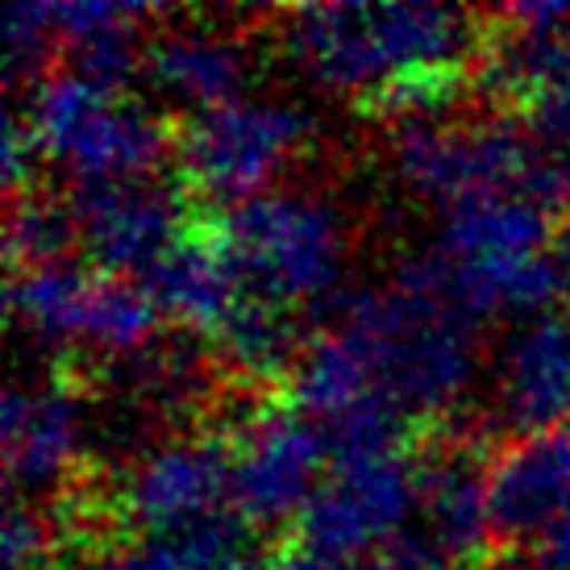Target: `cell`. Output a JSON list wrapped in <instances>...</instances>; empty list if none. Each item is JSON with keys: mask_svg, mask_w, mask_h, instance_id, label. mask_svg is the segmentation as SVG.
Masks as SVG:
<instances>
[{"mask_svg": "<svg viewBox=\"0 0 570 570\" xmlns=\"http://www.w3.org/2000/svg\"><path fill=\"white\" fill-rule=\"evenodd\" d=\"M330 325L354 342L400 421L445 412L479 375V321L450 301L433 250L400 263L387 284L342 292Z\"/></svg>", "mask_w": 570, "mask_h": 570, "instance_id": "6da1fadb", "label": "cell"}, {"mask_svg": "<svg viewBox=\"0 0 570 570\" xmlns=\"http://www.w3.org/2000/svg\"><path fill=\"white\" fill-rule=\"evenodd\" d=\"M275 33L308 80L366 105L416 71L466 67L483 42L475 13L433 0L301 4L279 13Z\"/></svg>", "mask_w": 570, "mask_h": 570, "instance_id": "7a4b0ae2", "label": "cell"}, {"mask_svg": "<svg viewBox=\"0 0 570 570\" xmlns=\"http://www.w3.org/2000/svg\"><path fill=\"white\" fill-rule=\"evenodd\" d=\"M392 167L404 188L445 213L491 196H529L558 217L570 205L567 163H558L533 134L504 121H400L392 126Z\"/></svg>", "mask_w": 570, "mask_h": 570, "instance_id": "3957f363", "label": "cell"}, {"mask_svg": "<svg viewBox=\"0 0 570 570\" xmlns=\"http://www.w3.org/2000/svg\"><path fill=\"white\" fill-rule=\"evenodd\" d=\"M208 225L246 301L275 308L317 304L342 284L346 225L337 208L308 191L271 188L225 205Z\"/></svg>", "mask_w": 570, "mask_h": 570, "instance_id": "277c9868", "label": "cell"}, {"mask_svg": "<svg viewBox=\"0 0 570 570\" xmlns=\"http://www.w3.org/2000/svg\"><path fill=\"white\" fill-rule=\"evenodd\" d=\"M38 159L71 175V184L105 179H150L175 150V138L159 112L67 71H50L26 100Z\"/></svg>", "mask_w": 570, "mask_h": 570, "instance_id": "5b68a950", "label": "cell"}, {"mask_svg": "<svg viewBox=\"0 0 570 570\" xmlns=\"http://www.w3.org/2000/svg\"><path fill=\"white\" fill-rule=\"evenodd\" d=\"M9 317L42 346H88L109 358H134L150 346L159 308L138 279L63 258L9 271Z\"/></svg>", "mask_w": 570, "mask_h": 570, "instance_id": "8992f818", "label": "cell"}, {"mask_svg": "<svg viewBox=\"0 0 570 570\" xmlns=\"http://www.w3.org/2000/svg\"><path fill=\"white\" fill-rule=\"evenodd\" d=\"M313 117L287 100L238 96L217 109L191 112L175 134V163L196 196L238 205L271 191V179L301 155Z\"/></svg>", "mask_w": 570, "mask_h": 570, "instance_id": "52a82bcc", "label": "cell"}, {"mask_svg": "<svg viewBox=\"0 0 570 570\" xmlns=\"http://www.w3.org/2000/svg\"><path fill=\"white\" fill-rule=\"evenodd\" d=\"M416 512H421V466L404 459V450L337 459L317 495L296 517L292 538L346 567L366 570L371 558L404 538Z\"/></svg>", "mask_w": 570, "mask_h": 570, "instance_id": "ba28073f", "label": "cell"}, {"mask_svg": "<svg viewBox=\"0 0 570 570\" xmlns=\"http://www.w3.org/2000/svg\"><path fill=\"white\" fill-rule=\"evenodd\" d=\"M333 462L325 429L296 404H267L229 442V508L254 529L301 517Z\"/></svg>", "mask_w": 570, "mask_h": 570, "instance_id": "9c48e42d", "label": "cell"}, {"mask_svg": "<svg viewBox=\"0 0 570 570\" xmlns=\"http://www.w3.org/2000/svg\"><path fill=\"white\" fill-rule=\"evenodd\" d=\"M63 205L88 263L121 279H142L188 229L179 200L155 179L71 184Z\"/></svg>", "mask_w": 570, "mask_h": 570, "instance_id": "30bf717a", "label": "cell"}, {"mask_svg": "<svg viewBox=\"0 0 570 570\" xmlns=\"http://www.w3.org/2000/svg\"><path fill=\"white\" fill-rule=\"evenodd\" d=\"M495 421L512 438L570 425V308L512 321L495 354Z\"/></svg>", "mask_w": 570, "mask_h": 570, "instance_id": "8fae6325", "label": "cell"}, {"mask_svg": "<svg viewBox=\"0 0 570 570\" xmlns=\"http://www.w3.org/2000/svg\"><path fill=\"white\" fill-rule=\"evenodd\" d=\"M225 495H229V442L184 438L138 459L121 504L142 538H163L222 512Z\"/></svg>", "mask_w": 570, "mask_h": 570, "instance_id": "7c38bea8", "label": "cell"}, {"mask_svg": "<svg viewBox=\"0 0 570 570\" xmlns=\"http://www.w3.org/2000/svg\"><path fill=\"white\" fill-rule=\"evenodd\" d=\"M570 512V425L517 438L488 466V517L491 538L529 546L546 538Z\"/></svg>", "mask_w": 570, "mask_h": 570, "instance_id": "4fadbf2b", "label": "cell"}, {"mask_svg": "<svg viewBox=\"0 0 570 570\" xmlns=\"http://www.w3.org/2000/svg\"><path fill=\"white\" fill-rule=\"evenodd\" d=\"M0 438H4V475L17 500L55 491L80 454V400L63 383H33V387L13 383L4 392Z\"/></svg>", "mask_w": 570, "mask_h": 570, "instance_id": "5bb4252c", "label": "cell"}, {"mask_svg": "<svg viewBox=\"0 0 570 570\" xmlns=\"http://www.w3.org/2000/svg\"><path fill=\"white\" fill-rule=\"evenodd\" d=\"M138 284L155 301L159 317L175 321L191 333H205V337H217L242 304V287L225 263L217 238L208 234V225L184 229L179 242Z\"/></svg>", "mask_w": 570, "mask_h": 570, "instance_id": "9a60e30c", "label": "cell"}, {"mask_svg": "<svg viewBox=\"0 0 570 570\" xmlns=\"http://www.w3.org/2000/svg\"><path fill=\"white\" fill-rule=\"evenodd\" d=\"M142 76L163 96H171L188 109L205 112L246 96L250 59L246 50L213 30H167L146 38Z\"/></svg>", "mask_w": 570, "mask_h": 570, "instance_id": "2e32d148", "label": "cell"}, {"mask_svg": "<svg viewBox=\"0 0 570 570\" xmlns=\"http://www.w3.org/2000/svg\"><path fill=\"white\" fill-rule=\"evenodd\" d=\"M425 541L445 562H471L488 550V471L479 466L475 450L454 445L421 462V512Z\"/></svg>", "mask_w": 570, "mask_h": 570, "instance_id": "e0dca14e", "label": "cell"}, {"mask_svg": "<svg viewBox=\"0 0 570 570\" xmlns=\"http://www.w3.org/2000/svg\"><path fill=\"white\" fill-rule=\"evenodd\" d=\"M558 238V213L529 196H491L445 213L438 254L450 263H517Z\"/></svg>", "mask_w": 570, "mask_h": 570, "instance_id": "ac0fdd59", "label": "cell"}, {"mask_svg": "<svg viewBox=\"0 0 570 570\" xmlns=\"http://www.w3.org/2000/svg\"><path fill=\"white\" fill-rule=\"evenodd\" d=\"M213 342H217L225 363L250 380H275L301 363L304 354L301 330H296L292 313L263 301H246V296Z\"/></svg>", "mask_w": 570, "mask_h": 570, "instance_id": "d6986e66", "label": "cell"}, {"mask_svg": "<svg viewBox=\"0 0 570 570\" xmlns=\"http://www.w3.org/2000/svg\"><path fill=\"white\" fill-rule=\"evenodd\" d=\"M71 246H80V238H76V222H71L67 205H55V200H42V196L9 200V225H4L9 271L63 263Z\"/></svg>", "mask_w": 570, "mask_h": 570, "instance_id": "ffe728a7", "label": "cell"}, {"mask_svg": "<svg viewBox=\"0 0 570 570\" xmlns=\"http://www.w3.org/2000/svg\"><path fill=\"white\" fill-rule=\"evenodd\" d=\"M59 50V33H55V17L50 4H33L21 0L9 9L4 21V67H9V83H38L47 80V59Z\"/></svg>", "mask_w": 570, "mask_h": 570, "instance_id": "44dd1931", "label": "cell"}, {"mask_svg": "<svg viewBox=\"0 0 570 570\" xmlns=\"http://www.w3.org/2000/svg\"><path fill=\"white\" fill-rule=\"evenodd\" d=\"M55 524L26 500H9L4 512V570H50L55 562Z\"/></svg>", "mask_w": 570, "mask_h": 570, "instance_id": "7402d4cb", "label": "cell"}, {"mask_svg": "<svg viewBox=\"0 0 570 570\" xmlns=\"http://www.w3.org/2000/svg\"><path fill=\"white\" fill-rule=\"evenodd\" d=\"M33 159H38V150H33V138H30V126H26V117L21 109H9V121H4V150H0V163H4V188H9V200L17 196H26V188L33 184Z\"/></svg>", "mask_w": 570, "mask_h": 570, "instance_id": "603a6c76", "label": "cell"}, {"mask_svg": "<svg viewBox=\"0 0 570 570\" xmlns=\"http://www.w3.org/2000/svg\"><path fill=\"white\" fill-rule=\"evenodd\" d=\"M366 570H450V562H445V558L438 554L425 538H412V533H404V538L392 541L383 554L371 558V562H366Z\"/></svg>", "mask_w": 570, "mask_h": 570, "instance_id": "cb8c5ba5", "label": "cell"}, {"mask_svg": "<svg viewBox=\"0 0 570 570\" xmlns=\"http://www.w3.org/2000/svg\"><path fill=\"white\" fill-rule=\"evenodd\" d=\"M529 562L538 570H570V512L562 521L529 546Z\"/></svg>", "mask_w": 570, "mask_h": 570, "instance_id": "d4e9b609", "label": "cell"}, {"mask_svg": "<svg viewBox=\"0 0 570 570\" xmlns=\"http://www.w3.org/2000/svg\"><path fill=\"white\" fill-rule=\"evenodd\" d=\"M80 570H96V567H80Z\"/></svg>", "mask_w": 570, "mask_h": 570, "instance_id": "484cf974", "label": "cell"}]
</instances>
